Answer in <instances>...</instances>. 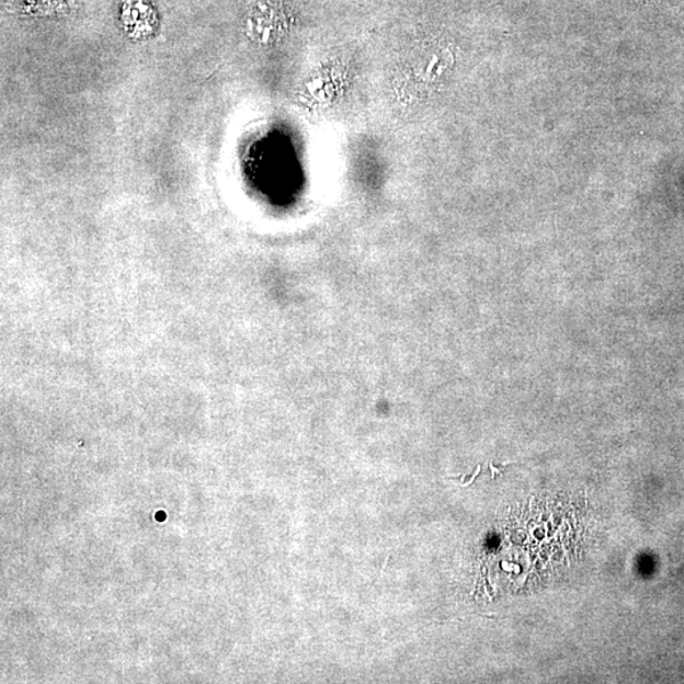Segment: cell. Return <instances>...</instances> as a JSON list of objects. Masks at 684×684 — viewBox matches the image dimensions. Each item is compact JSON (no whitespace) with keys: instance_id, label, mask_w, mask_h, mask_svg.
Returning a JSON list of instances; mask_svg holds the SVG:
<instances>
[{"instance_id":"6da1fadb","label":"cell","mask_w":684,"mask_h":684,"mask_svg":"<svg viewBox=\"0 0 684 684\" xmlns=\"http://www.w3.org/2000/svg\"><path fill=\"white\" fill-rule=\"evenodd\" d=\"M479 474H480V466H478L477 470L475 471V474H471L470 476H458V477H454L453 479H459L460 480V485L463 487H468V486L475 483V480L477 479Z\"/></svg>"},{"instance_id":"7a4b0ae2","label":"cell","mask_w":684,"mask_h":684,"mask_svg":"<svg viewBox=\"0 0 684 684\" xmlns=\"http://www.w3.org/2000/svg\"><path fill=\"white\" fill-rule=\"evenodd\" d=\"M512 463H503L501 466H494L493 463L490 464V469L492 471V478H495L497 475L502 474L503 469H506Z\"/></svg>"},{"instance_id":"3957f363","label":"cell","mask_w":684,"mask_h":684,"mask_svg":"<svg viewBox=\"0 0 684 684\" xmlns=\"http://www.w3.org/2000/svg\"><path fill=\"white\" fill-rule=\"evenodd\" d=\"M157 520H159V521H164V520H166V513H164V512H160V513H158V515H157Z\"/></svg>"}]
</instances>
